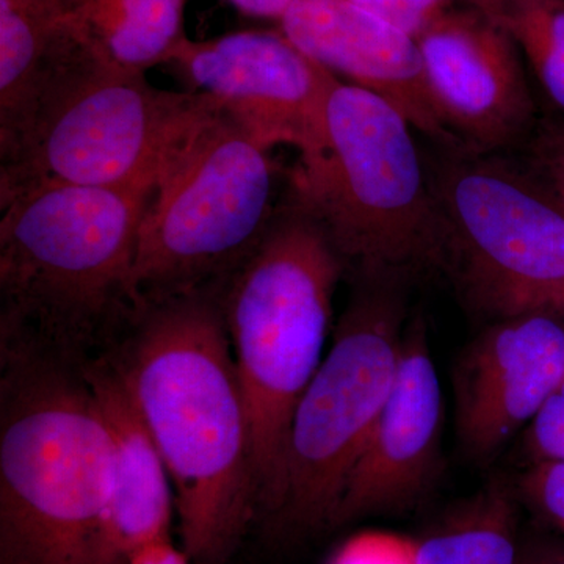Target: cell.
<instances>
[{"label": "cell", "instance_id": "6da1fadb", "mask_svg": "<svg viewBox=\"0 0 564 564\" xmlns=\"http://www.w3.org/2000/svg\"><path fill=\"white\" fill-rule=\"evenodd\" d=\"M221 284L141 303L129 351L115 364L172 478L193 564L228 563L258 519L250 417Z\"/></svg>", "mask_w": 564, "mask_h": 564}, {"label": "cell", "instance_id": "7a4b0ae2", "mask_svg": "<svg viewBox=\"0 0 564 564\" xmlns=\"http://www.w3.org/2000/svg\"><path fill=\"white\" fill-rule=\"evenodd\" d=\"M345 265L289 187L254 250L221 284L237 377L250 417L258 516L282 502L293 414L323 361Z\"/></svg>", "mask_w": 564, "mask_h": 564}, {"label": "cell", "instance_id": "3957f363", "mask_svg": "<svg viewBox=\"0 0 564 564\" xmlns=\"http://www.w3.org/2000/svg\"><path fill=\"white\" fill-rule=\"evenodd\" d=\"M3 339L0 564H93L113 481L101 402L85 370Z\"/></svg>", "mask_w": 564, "mask_h": 564}, {"label": "cell", "instance_id": "277c9868", "mask_svg": "<svg viewBox=\"0 0 564 564\" xmlns=\"http://www.w3.org/2000/svg\"><path fill=\"white\" fill-rule=\"evenodd\" d=\"M152 188L41 184L0 199L3 336L69 344L131 318Z\"/></svg>", "mask_w": 564, "mask_h": 564}, {"label": "cell", "instance_id": "5b68a950", "mask_svg": "<svg viewBox=\"0 0 564 564\" xmlns=\"http://www.w3.org/2000/svg\"><path fill=\"white\" fill-rule=\"evenodd\" d=\"M413 129L392 104L339 79L326 150L291 176L356 282L441 269L440 215Z\"/></svg>", "mask_w": 564, "mask_h": 564}, {"label": "cell", "instance_id": "8992f818", "mask_svg": "<svg viewBox=\"0 0 564 564\" xmlns=\"http://www.w3.org/2000/svg\"><path fill=\"white\" fill-rule=\"evenodd\" d=\"M276 176L269 151L209 98L170 148L144 209L133 267L139 306L225 281L272 221Z\"/></svg>", "mask_w": 564, "mask_h": 564}, {"label": "cell", "instance_id": "52a82bcc", "mask_svg": "<svg viewBox=\"0 0 564 564\" xmlns=\"http://www.w3.org/2000/svg\"><path fill=\"white\" fill-rule=\"evenodd\" d=\"M443 151L426 163L441 269L489 317L564 315V199L532 162Z\"/></svg>", "mask_w": 564, "mask_h": 564}, {"label": "cell", "instance_id": "ba28073f", "mask_svg": "<svg viewBox=\"0 0 564 564\" xmlns=\"http://www.w3.org/2000/svg\"><path fill=\"white\" fill-rule=\"evenodd\" d=\"M334 344L304 391L289 433L282 502L270 527L310 534L333 527L391 392L403 347V280L356 282Z\"/></svg>", "mask_w": 564, "mask_h": 564}, {"label": "cell", "instance_id": "9c48e42d", "mask_svg": "<svg viewBox=\"0 0 564 564\" xmlns=\"http://www.w3.org/2000/svg\"><path fill=\"white\" fill-rule=\"evenodd\" d=\"M209 101L155 88L147 73L96 58L0 155V199L41 184L154 185L170 148Z\"/></svg>", "mask_w": 564, "mask_h": 564}, {"label": "cell", "instance_id": "30bf717a", "mask_svg": "<svg viewBox=\"0 0 564 564\" xmlns=\"http://www.w3.org/2000/svg\"><path fill=\"white\" fill-rule=\"evenodd\" d=\"M165 65L214 99L262 150L291 147L299 165L328 144V106L339 77L278 31L250 29L209 40L185 36Z\"/></svg>", "mask_w": 564, "mask_h": 564}, {"label": "cell", "instance_id": "8fae6325", "mask_svg": "<svg viewBox=\"0 0 564 564\" xmlns=\"http://www.w3.org/2000/svg\"><path fill=\"white\" fill-rule=\"evenodd\" d=\"M444 124L473 154L525 148L540 126L516 41L485 11L464 3L415 40Z\"/></svg>", "mask_w": 564, "mask_h": 564}, {"label": "cell", "instance_id": "7c38bea8", "mask_svg": "<svg viewBox=\"0 0 564 564\" xmlns=\"http://www.w3.org/2000/svg\"><path fill=\"white\" fill-rule=\"evenodd\" d=\"M564 381L562 315L499 318L463 351L454 373L456 436L470 458L486 459Z\"/></svg>", "mask_w": 564, "mask_h": 564}, {"label": "cell", "instance_id": "4fadbf2b", "mask_svg": "<svg viewBox=\"0 0 564 564\" xmlns=\"http://www.w3.org/2000/svg\"><path fill=\"white\" fill-rule=\"evenodd\" d=\"M443 392L417 315L403 334L391 392L352 467L333 527L408 510L429 492L441 466Z\"/></svg>", "mask_w": 564, "mask_h": 564}, {"label": "cell", "instance_id": "5bb4252c", "mask_svg": "<svg viewBox=\"0 0 564 564\" xmlns=\"http://www.w3.org/2000/svg\"><path fill=\"white\" fill-rule=\"evenodd\" d=\"M280 31L334 76L392 104L440 150L464 151L434 106L413 36L351 0H296Z\"/></svg>", "mask_w": 564, "mask_h": 564}, {"label": "cell", "instance_id": "9a60e30c", "mask_svg": "<svg viewBox=\"0 0 564 564\" xmlns=\"http://www.w3.org/2000/svg\"><path fill=\"white\" fill-rule=\"evenodd\" d=\"M109 423L113 481L93 564H124L137 549L172 536L176 497L150 432L115 364L85 370Z\"/></svg>", "mask_w": 564, "mask_h": 564}, {"label": "cell", "instance_id": "2e32d148", "mask_svg": "<svg viewBox=\"0 0 564 564\" xmlns=\"http://www.w3.org/2000/svg\"><path fill=\"white\" fill-rule=\"evenodd\" d=\"M96 58L63 0H0V155Z\"/></svg>", "mask_w": 564, "mask_h": 564}, {"label": "cell", "instance_id": "e0dca14e", "mask_svg": "<svg viewBox=\"0 0 564 564\" xmlns=\"http://www.w3.org/2000/svg\"><path fill=\"white\" fill-rule=\"evenodd\" d=\"M188 0H63L66 14L96 54L120 68L147 73L165 65L185 39Z\"/></svg>", "mask_w": 564, "mask_h": 564}, {"label": "cell", "instance_id": "ac0fdd59", "mask_svg": "<svg viewBox=\"0 0 564 564\" xmlns=\"http://www.w3.org/2000/svg\"><path fill=\"white\" fill-rule=\"evenodd\" d=\"M521 552L513 499L497 481L419 538L421 564H519Z\"/></svg>", "mask_w": 564, "mask_h": 564}, {"label": "cell", "instance_id": "d6986e66", "mask_svg": "<svg viewBox=\"0 0 564 564\" xmlns=\"http://www.w3.org/2000/svg\"><path fill=\"white\" fill-rule=\"evenodd\" d=\"M475 9L516 41L549 101L564 117V0H489Z\"/></svg>", "mask_w": 564, "mask_h": 564}, {"label": "cell", "instance_id": "ffe728a7", "mask_svg": "<svg viewBox=\"0 0 564 564\" xmlns=\"http://www.w3.org/2000/svg\"><path fill=\"white\" fill-rule=\"evenodd\" d=\"M325 564H421L419 538L388 530H364L337 545Z\"/></svg>", "mask_w": 564, "mask_h": 564}, {"label": "cell", "instance_id": "44dd1931", "mask_svg": "<svg viewBox=\"0 0 564 564\" xmlns=\"http://www.w3.org/2000/svg\"><path fill=\"white\" fill-rule=\"evenodd\" d=\"M519 494L530 511L564 540V462L530 464L519 478Z\"/></svg>", "mask_w": 564, "mask_h": 564}, {"label": "cell", "instance_id": "7402d4cb", "mask_svg": "<svg viewBox=\"0 0 564 564\" xmlns=\"http://www.w3.org/2000/svg\"><path fill=\"white\" fill-rule=\"evenodd\" d=\"M524 451L530 462H564V381L527 425Z\"/></svg>", "mask_w": 564, "mask_h": 564}, {"label": "cell", "instance_id": "603a6c76", "mask_svg": "<svg viewBox=\"0 0 564 564\" xmlns=\"http://www.w3.org/2000/svg\"><path fill=\"white\" fill-rule=\"evenodd\" d=\"M375 17L419 39L445 11L464 0H351Z\"/></svg>", "mask_w": 564, "mask_h": 564}, {"label": "cell", "instance_id": "cb8c5ba5", "mask_svg": "<svg viewBox=\"0 0 564 564\" xmlns=\"http://www.w3.org/2000/svg\"><path fill=\"white\" fill-rule=\"evenodd\" d=\"M529 161L547 177L564 199V122H540L525 144Z\"/></svg>", "mask_w": 564, "mask_h": 564}, {"label": "cell", "instance_id": "d4e9b609", "mask_svg": "<svg viewBox=\"0 0 564 564\" xmlns=\"http://www.w3.org/2000/svg\"><path fill=\"white\" fill-rule=\"evenodd\" d=\"M124 564H193L182 545L174 544L173 538H162L137 549Z\"/></svg>", "mask_w": 564, "mask_h": 564}, {"label": "cell", "instance_id": "484cf974", "mask_svg": "<svg viewBox=\"0 0 564 564\" xmlns=\"http://www.w3.org/2000/svg\"><path fill=\"white\" fill-rule=\"evenodd\" d=\"M243 14L280 21L296 0H228Z\"/></svg>", "mask_w": 564, "mask_h": 564}, {"label": "cell", "instance_id": "4316f807", "mask_svg": "<svg viewBox=\"0 0 564 564\" xmlns=\"http://www.w3.org/2000/svg\"><path fill=\"white\" fill-rule=\"evenodd\" d=\"M519 564H564V540L522 547Z\"/></svg>", "mask_w": 564, "mask_h": 564}, {"label": "cell", "instance_id": "83f0119b", "mask_svg": "<svg viewBox=\"0 0 564 564\" xmlns=\"http://www.w3.org/2000/svg\"><path fill=\"white\" fill-rule=\"evenodd\" d=\"M486 2H489V0H464V3L473 7H481L485 6Z\"/></svg>", "mask_w": 564, "mask_h": 564}]
</instances>
